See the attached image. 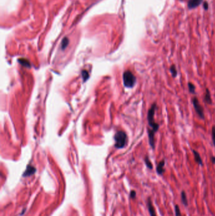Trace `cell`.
Segmentation results:
<instances>
[{
    "label": "cell",
    "mask_w": 215,
    "mask_h": 216,
    "mask_svg": "<svg viewBox=\"0 0 215 216\" xmlns=\"http://www.w3.org/2000/svg\"><path fill=\"white\" fill-rule=\"evenodd\" d=\"M156 107H157L156 104L153 103L152 106H151L150 109H149V111L148 112V115H147L148 124H149V126L151 128L149 129H151V130L154 131L155 132H156L157 131H158L159 127H160V125L155 122V118H154Z\"/></svg>",
    "instance_id": "obj_1"
},
{
    "label": "cell",
    "mask_w": 215,
    "mask_h": 216,
    "mask_svg": "<svg viewBox=\"0 0 215 216\" xmlns=\"http://www.w3.org/2000/svg\"><path fill=\"white\" fill-rule=\"evenodd\" d=\"M116 147L118 149L123 148L127 143V135L123 131H119L115 135Z\"/></svg>",
    "instance_id": "obj_2"
},
{
    "label": "cell",
    "mask_w": 215,
    "mask_h": 216,
    "mask_svg": "<svg viewBox=\"0 0 215 216\" xmlns=\"http://www.w3.org/2000/svg\"><path fill=\"white\" fill-rule=\"evenodd\" d=\"M123 82L124 85L128 88H132L135 85L136 78L131 71H126L123 74Z\"/></svg>",
    "instance_id": "obj_3"
},
{
    "label": "cell",
    "mask_w": 215,
    "mask_h": 216,
    "mask_svg": "<svg viewBox=\"0 0 215 216\" xmlns=\"http://www.w3.org/2000/svg\"><path fill=\"white\" fill-rule=\"evenodd\" d=\"M193 104L195 112L198 114V115L201 117V119L205 118V111L202 106L199 103L198 99L196 97H194L193 99Z\"/></svg>",
    "instance_id": "obj_4"
},
{
    "label": "cell",
    "mask_w": 215,
    "mask_h": 216,
    "mask_svg": "<svg viewBox=\"0 0 215 216\" xmlns=\"http://www.w3.org/2000/svg\"><path fill=\"white\" fill-rule=\"evenodd\" d=\"M148 138H149V143L153 149H155V133L154 131L151 130V129L148 128Z\"/></svg>",
    "instance_id": "obj_5"
},
{
    "label": "cell",
    "mask_w": 215,
    "mask_h": 216,
    "mask_svg": "<svg viewBox=\"0 0 215 216\" xmlns=\"http://www.w3.org/2000/svg\"><path fill=\"white\" fill-rule=\"evenodd\" d=\"M147 207L148 209V212L150 216H157L155 207L152 203V201L150 197H148L147 200Z\"/></svg>",
    "instance_id": "obj_6"
},
{
    "label": "cell",
    "mask_w": 215,
    "mask_h": 216,
    "mask_svg": "<svg viewBox=\"0 0 215 216\" xmlns=\"http://www.w3.org/2000/svg\"><path fill=\"white\" fill-rule=\"evenodd\" d=\"M165 164V161L164 159H163V160H162L158 163V165H157L156 166V173L160 176H162L163 174L165 172V169H164Z\"/></svg>",
    "instance_id": "obj_7"
},
{
    "label": "cell",
    "mask_w": 215,
    "mask_h": 216,
    "mask_svg": "<svg viewBox=\"0 0 215 216\" xmlns=\"http://www.w3.org/2000/svg\"><path fill=\"white\" fill-rule=\"evenodd\" d=\"M36 168H34V167H33L32 166H28L27 168V169L25 171V173H24V174H23V176H24V177L25 176H31L32 175V174H34V173H35L36 172Z\"/></svg>",
    "instance_id": "obj_8"
},
{
    "label": "cell",
    "mask_w": 215,
    "mask_h": 216,
    "mask_svg": "<svg viewBox=\"0 0 215 216\" xmlns=\"http://www.w3.org/2000/svg\"><path fill=\"white\" fill-rule=\"evenodd\" d=\"M193 152L194 156L195 161L199 165L202 166L203 162H202V159L201 157L200 154H199V152H198L196 150H193Z\"/></svg>",
    "instance_id": "obj_9"
},
{
    "label": "cell",
    "mask_w": 215,
    "mask_h": 216,
    "mask_svg": "<svg viewBox=\"0 0 215 216\" xmlns=\"http://www.w3.org/2000/svg\"><path fill=\"white\" fill-rule=\"evenodd\" d=\"M204 100L207 104H212V96H211L210 91L208 89H206Z\"/></svg>",
    "instance_id": "obj_10"
},
{
    "label": "cell",
    "mask_w": 215,
    "mask_h": 216,
    "mask_svg": "<svg viewBox=\"0 0 215 216\" xmlns=\"http://www.w3.org/2000/svg\"><path fill=\"white\" fill-rule=\"evenodd\" d=\"M202 0H189V7L190 8H194L201 4Z\"/></svg>",
    "instance_id": "obj_11"
},
{
    "label": "cell",
    "mask_w": 215,
    "mask_h": 216,
    "mask_svg": "<svg viewBox=\"0 0 215 216\" xmlns=\"http://www.w3.org/2000/svg\"><path fill=\"white\" fill-rule=\"evenodd\" d=\"M180 196H181V200H182V203L184 205V206L187 207L188 206V200H187V195H186V192L184 190H182V192H181V195H180Z\"/></svg>",
    "instance_id": "obj_12"
},
{
    "label": "cell",
    "mask_w": 215,
    "mask_h": 216,
    "mask_svg": "<svg viewBox=\"0 0 215 216\" xmlns=\"http://www.w3.org/2000/svg\"><path fill=\"white\" fill-rule=\"evenodd\" d=\"M169 70L171 73V75L172 76L173 78H175L177 75V68L175 64H172L169 68Z\"/></svg>",
    "instance_id": "obj_13"
},
{
    "label": "cell",
    "mask_w": 215,
    "mask_h": 216,
    "mask_svg": "<svg viewBox=\"0 0 215 216\" xmlns=\"http://www.w3.org/2000/svg\"><path fill=\"white\" fill-rule=\"evenodd\" d=\"M144 162H145L146 165H147L148 168H149V169H153V164H152L151 162L150 161V160H149V157L148 156L145 157V158H144Z\"/></svg>",
    "instance_id": "obj_14"
},
{
    "label": "cell",
    "mask_w": 215,
    "mask_h": 216,
    "mask_svg": "<svg viewBox=\"0 0 215 216\" xmlns=\"http://www.w3.org/2000/svg\"><path fill=\"white\" fill-rule=\"evenodd\" d=\"M188 88H189V92L191 94H195V87L193 83H191V82L188 83Z\"/></svg>",
    "instance_id": "obj_15"
},
{
    "label": "cell",
    "mask_w": 215,
    "mask_h": 216,
    "mask_svg": "<svg viewBox=\"0 0 215 216\" xmlns=\"http://www.w3.org/2000/svg\"><path fill=\"white\" fill-rule=\"evenodd\" d=\"M174 211L175 216H182L181 214V211H180V208L178 205H175L174 207Z\"/></svg>",
    "instance_id": "obj_16"
},
{
    "label": "cell",
    "mask_w": 215,
    "mask_h": 216,
    "mask_svg": "<svg viewBox=\"0 0 215 216\" xmlns=\"http://www.w3.org/2000/svg\"><path fill=\"white\" fill-rule=\"evenodd\" d=\"M69 43V40L67 37H65L62 41V43H61V48L62 49H64L67 47V45H68Z\"/></svg>",
    "instance_id": "obj_17"
},
{
    "label": "cell",
    "mask_w": 215,
    "mask_h": 216,
    "mask_svg": "<svg viewBox=\"0 0 215 216\" xmlns=\"http://www.w3.org/2000/svg\"><path fill=\"white\" fill-rule=\"evenodd\" d=\"M19 62H20V63L25 66H30V63L27 59H19Z\"/></svg>",
    "instance_id": "obj_18"
},
{
    "label": "cell",
    "mask_w": 215,
    "mask_h": 216,
    "mask_svg": "<svg viewBox=\"0 0 215 216\" xmlns=\"http://www.w3.org/2000/svg\"><path fill=\"white\" fill-rule=\"evenodd\" d=\"M212 140L214 145L215 147V126H213L212 127Z\"/></svg>",
    "instance_id": "obj_19"
},
{
    "label": "cell",
    "mask_w": 215,
    "mask_h": 216,
    "mask_svg": "<svg viewBox=\"0 0 215 216\" xmlns=\"http://www.w3.org/2000/svg\"><path fill=\"white\" fill-rule=\"evenodd\" d=\"M82 77L83 78L84 81H85L88 79V77H89V75H88V73L87 71H82Z\"/></svg>",
    "instance_id": "obj_20"
},
{
    "label": "cell",
    "mask_w": 215,
    "mask_h": 216,
    "mask_svg": "<svg viewBox=\"0 0 215 216\" xmlns=\"http://www.w3.org/2000/svg\"><path fill=\"white\" fill-rule=\"evenodd\" d=\"M136 196V193L134 190H132L130 193V197L131 199H135V197Z\"/></svg>",
    "instance_id": "obj_21"
},
{
    "label": "cell",
    "mask_w": 215,
    "mask_h": 216,
    "mask_svg": "<svg viewBox=\"0 0 215 216\" xmlns=\"http://www.w3.org/2000/svg\"><path fill=\"white\" fill-rule=\"evenodd\" d=\"M212 161L213 164H215V157H212Z\"/></svg>",
    "instance_id": "obj_22"
},
{
    "label": "cell",
    "mask_w": 215,
    "mask_h": 216,
    "mask_svg": "<svg viewBox=\"0 0 215 216\" xmlns=\"http://www.w3.org/2000/svg\"><path fill=\"white\" fill-rule=\"evenodd\" d=\"M204 7L205 8V9H207V8H208V3H205V5H204Z\"/></svg>",
    "instance_id": "obj_23"
}]
</instances>
